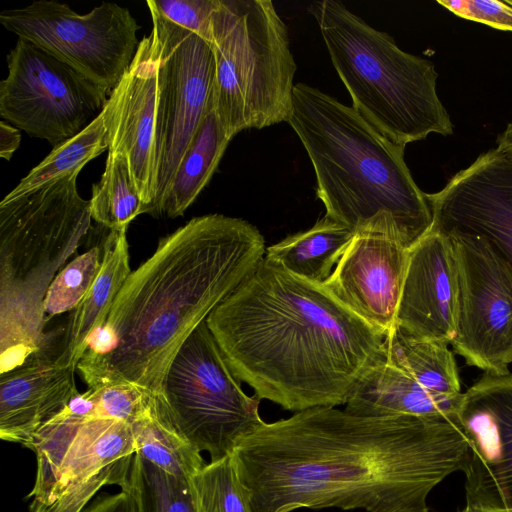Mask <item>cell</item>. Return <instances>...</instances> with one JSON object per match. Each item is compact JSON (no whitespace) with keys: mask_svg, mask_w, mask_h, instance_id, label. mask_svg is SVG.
Here are the masks:
<instances>
[{"mask_svg":"<svg viewBox=\"0 0 512 512\" xmlns=\"http://www.w3.org/2000/svg\"><path fill=\"white\" fill-rule=\"evenodd\" d=\"M152 19L158 54L155 130V197L150 215L162 216L171 180L199 126L213 108L214 57L191 31Z\"/></svg>","mask_w":512,"mask_h":512,"instance_id":"obj_11","label":"cell"},{"mask_svg":"<svg viewBox=\"0 0 512 512\" xmlns=\"http://www.w3.org/2000/svg\"><path fill=\"white\" fill-rule=\"evenodd\" d=\"M212 108L199 126L166 192L162 215L182 216L208 184L230 142Z\"/></svg>","mask_w":512,"mask_h":512,"instance_id":"obj_23","label":"cell"},{"mask_svg":"<svg viewBox=\"0 0 512 512\" xmlns=\"http://www.w3.org/2000/svg\"><path fill=\"white\" fill-rule=\"evenodd\" d=\"M233 374L291 411L346 404L385 358V335L322 284L263 259L206 318Z\"/></svg>","mask_w":512,"mask_h":512,"instance_id":"obj_2","label":"cell"},{"mask_svg":"<svg viewBox=\"0 0 512 512\" xmlns=\"http://www.w3.org/2000/svg\"><path fill=\"white\" fill-rule=\"evenodd\" d=\"M443 235L451 239L457 267L453 350L470 366L507 374L512 363V268L481 236Z\"/></svg>","mask_w":512,"mask_h":512,"instance_id":"obj_13","label":"cell"},{"mask_svg":"<svg viewBox=\"0 0 512 512\" xmlns=\"http://www.w3.org/2000/svg\"><path fill=\"white\" fill-rule=\"evenodd\" d=\"M289 125L312 163L325 216L357 231L389 215L411 249L433 226L427 193L404 160L405 146L352 107L304 83L294 85Z\"/></svg>","mask_w":512,"mask_h":512,"instance_id":"obj_4","label":"cell"},{"mask_svg":"<svg viewBox=\"0 0 512 512\" xmlns=\"http://www.w3.org/2000/svg\"><path fill=\"white\" fill-rule=\"evenodd\" d=\"M21 142L20 130L4 120L0 122V157L9 161Z\"/></svg>","mask_w":512,"mask_h":512,"instance_id":"obj_35","label":"cell"},{"mask_svg":"<svg viewBox=\"0 0 512 512\" xmlns=\"http://www.w3.org/2000/svg\"><path fill=\"white\" fill-rule=\"evenodd\" d=\"M409 254L394 220L383 214L355 232L322 285L352 313L387 334L396 323Z\"/></svg>","mask_w":512,"mask_h":512,"instance_id":"obj_14","label":"cell"},{"mask_svg":"<svg viewBox=\"0 0 512 512\" xmlns=\"http://www.w3.org/2000/svg\"><path fill=\"white\" fill-rule=\"evenodd\" d=\"M102 258L99 246H93L64 266L52 281L45 299L46 321L74 310L94 283Z\"/></svg>","mask_w":512,"mask_h":512,"instance_id":"obj_30","label":"cell"},{"mask_svg":"<svg viewBox=\"0 0 512 512\" xmlns=\"http://www.w3.org/2000/svg\"><path fill=\"white\" fill-rule=\"evenodd\" d=\"M246 220L192 218L132 271L77 364L88 389L130 384L155 398L181 346L264 259Z\"/></svg>","mask_w":512,"mask_h":512,"instance_id":"obj_3","label":"cell"},{"mask_svg":"<svg viewBox=\"0 0 512 512\" xmlns=\"http://www.w3.org/2000/svg\"><path fill=\"white\" fill-rule=\"evenodd\" d=\"M3 27L70 65L108 95L137 51L140 26L131 12L104 2L80 15L67 4L34 1L0 12Z\"/></svg>","mask_w":512,"mask_h":512,"instance_id":"obj_10","label":"cell"},{"mask_svg":"<svg viewBox=\"0 0 512 512\" xmlns=\"http://www.w3.org/2000/svg\"><path fill=\"white\" fill-rule=\"evenodd\" d=\"M438 3L458 17L512 32V1L438 0Z\"/></svg>","mask_w":512,"mask_h":512,"instance_id":"obj_33","label":"cell"},{"mask_svg":"<svg viewBox=\"0 0 512 512\" xmlns=\"http://www.w3.org/2000/svg\"><path fill=\"white\" fill-rule=\"evenodd\" d=\"M354 235L355 231L324 215L308 230L269 246L264 258L296 277L323 284Z\"/></svg>","mask_w":512,"mask_h":512,"instance_id":"obj_22","label":"cell"},{"mask_svg":"<svg viewBox=\"0 0 512 512\" xmlns=\"http://www.w3.org/2000/svg\"><path fill=\"white\" fill-rule=\"evenodd\" d=\"M125 487L133 493L139 512H201L192 482L163 471L137 452Z\"/></svg>","mask_w":512,"mask_h":512,"instance_id":"obj_28","label":"cell"},{"mask_svg":"<svg viewBox=\"0 0 512 512\" xmlns=\"http://www.w3.org/2000/svg\"><path fill=\"white\" fill-rule=\"evenodd\" d=\"M427 197L431 230L481 236L512 268V158L490 149Z\"/></svg>","mask_w":512,"mask_h":512,"instance_id":"obj_16","label":"cell"},{"mask_svg":"<svg viewBox=\"0 0 512 512\" xmlns=\"http://www.w3.org/2000/svg\"><path fill=\"white\" fill-rule=\"evenodd\" d=\"M462 396L463 393L446 396L427 390L385 355L359 380L345 410L362 416L432 417L458 412Z\"/></svg>","mask_w":512,"mask_h":512,"instance_id":"obj_20","label":"cell"},{"mask_svg":"<svg viewBox=\"0 0 512 512\" xmlns=\"http://www.w3.org/2000/svg\"><path fill=\"white\" fill-rule=\"evenodd\" d=\"M75 370L59 365L48 350L0 375V438L26 448L35 435L79 393Z\"/></svg>","mask_w":512,"mask_h":512,"instance_id":"obj_19","label":"cell"},{"mask_svg":"<svg viewBox=\"0 0 512 512\" xmlns=\"http://www.w3.org/2000/svg\"><path fill=\"white\" fill-rule=\"evenodd\" d=\"M457 304L451 239L431 230L410 249L395 324L415 338L451 344Z\"/></svg>","mask_w":512,"mask_h":512,"instance_id":"obj_18","label":"cell"},{"mask_svg":"<svg viewBox=\"0 0 512 512\" xmlns=\"http://www.w3.org/2000/svg\"><path fill=\"white\" fill-rule=\"evenodd\" d=\"M310 10L352 107L369 124L404 146L431 133H453L431 61L401 50L341 2H315Z\"/></svg>","mask_w":512,"mask_h":512,"instance_id":"obj_6","label":"cell"},{"mask_svg":"<svg viewBox=\"0 0 512 512\" xmlns=\"http://www.w3.org/2000/svg\"><path fill=\"white\" fill-rule=\"evenodd\" d=\"M496 148L512 158V122L509 123L505 130L497 137Z\"/></svg>","mask_w":512,"mask_h":512,"instance_id":"obj_36","label":"cell"},{"mask_svg":"<svg viewBox=\"0 0 512 512\" xmlns=\"http://www.w3.org/2000/svg\"><path fill=\"white\" fill-rule=\"evenodd\" d=\"M105 150H108V135L101 112L81 132L54 147L3 199L20 197L70 174L80 173L88 162Z\"/></svg>","mask_w":512,"mask_h":512,"instance_id":"obj_26","label":"cell"},{"mask_svg":"<svg viewBox=\"0 0 512 512\" xmlns=\"http://www.w3.org/2000/svg\"><path fill=\"white\" fill-rule=\"evenodd\" d=\"M449 344L426 341L394 325L385 335L386 359L400 367L427 390L440 395H461L460 379Z\"/></svg>","mask_w":512,"mask_h":512,"instance_id":"obj_24","label":"cell"},{"mask_svg":"<svg viewBox=\"0 0 512 512\" xmlns=\"http://www.w3.org/2000/svg\"><path fill=\"white\" fill-rule=\"evenodd\" d=\"M469 444L458 412L362 416L320 406L264 422L232 456L252 512H427L430 492L464 470Z\"/></svg>","mask_w":512,"mask_h":512,"instance_id":"obj_1","label":"cell"},{"mask_svg":"<svg viewBox=\"0 0 512 512\" xmlns=\"http://www.w3.org/2000/svg\"><path fill=\"white\" fill-rule=\"evenodd\" d=\"M73 173L0 202V373L46 351V293L91 228Z\"/></svg>","mask_w":512,"mask_h":512,"instance_id":"obj_5","label":"cell"},{"mask_svg":"<svg viewBox=\"0 0 512 512\" xmlns=\"http://www.w3.org/2000/svg\"><path fill=\"white\" fill-rule=\"evenodd\" d=\"M131 426L136 452L163 471L185 481L206 464L201 452L172 425L152 398L146 412Z\"/></svg>","mask_w":512,"mask_h":512,"instance_id":"obj_25","label":"cell"},{"mask_svg":"<svg viewBox=\"0 0 512 512\" xmlns=\"http://www.w3.org/2000/svg\"><path fill=\"white\" fill-rule=\"evenodd\" d=\"M82 512H139L137 502L129 488L119 493L100 496Z\"/></svg>","mask_w":512,"mask_h":512,"instance_id":"obj_34","label":"cell"},{"mask_svg":"<svg viewBox=\"0 0 512 512\" xmlns=\"http://www.w3.org/2000/svg\"><path fill=\"white\" fill-rule=\"evenodd\" d=\"M461 512H512V511L500 510V509H487V508L466 505L465 508Z\"/></svg>","mask_w":512,"mask_h":512,"instance_id":"obj_37","label":"cell"},{"mask_svg":"<svg viewBox=\"0 0 512 512\" xmlns=\"http://www.w3.org/2000/svg\"><path fill=\"white\" fill-rule=\"evenodd\" d=\"M93 411L88 391L78 393L29 443L37 459L30 512H82L103 486L128 484L131 426Z\"/></svg>","mask_w":512,"mask_h":512,"instance_id":"obj_8","label":"cell"},{"mask_svg":"<svg viewBox=\"0 0 512 512\" xmlns=\"http://www.w3.org/2000/svg\"><path fill=\"white\" fill-rule=\"evenodd\" d=\"M89 201L92 219L108 230L127 229L134 218L145 213L125 154L108 152L104 172L92 186Z\"/></svg>","mask_w":512,"mask_h":512,"instance_id":"obj_27","label":"cell"},{"mask_svg":"<svg viewBox=\"0 0 512 512\" xmlns=\"http://www.w3.org/2000/svg\"><path fill=\"white\" fill-rule=\"evenodd\" d=\"M192 483L201 512H252L232 455L205 464Z\"/></svg>","mask_w":512,"mask_h":512,"instance_id":"obj_29","label":"cell"},{"mask_svg":"<svg viewBox=\"0 0 512 512\" xmlns=\"http://www.w3.org/2000/svg\"><path fill=\"white\" fill-rule=\"evenodd\" d=\"M458 416L470 442L466 505L512 511V373L484 372L463 393Z\"/></svg>","mask_w":512,"mask_h":512,"instance_id":"obj_15","label":"cell"},{"mask_svg":"<svg viewBox=\"0 0 512 512\" xmlns=\"http://www.w3.org/2000/svg\"><path fill=\"white\" fill-rule=\"evenodd\" d=\"M94 402L93 417L113 419L132 425L148 409L152 397L134 385H113L88 389Z\"/></svg>","mask_w":512,"mask_h":512,"instance_id":"obj_31","label":"cell"},{"mask_svg":"<svg viewBox=\"0 0 512 512\" xmlns=\"http://www.w3.org/2000/svg\"><path fill=\"white\" fill-rule=\"evenodd\" d=\"M213 109L229 138L288 121L296 64L270 0H219L211 16Z\"/></svg>","mask_w":512,"mask_h":512,"instance_id":"obj_7","label":"cell"},{"mask_svg":"<svg viewBox=\"0 0 512 512\" xmlns=\"http://www.w3.org/2000/svg\"><path fill=\"white\" fill-rule=\"evenodd\" d=\"M260 400L244 393L206 320L177 352L155 397L177 431L211 461L232 455L264 423Z\"/></svg>","mask_w":512,"mask_h":512,"instance_id":"obj_9","label":"cell"},{"mask_svg":"<svg viewBox=\"0 0 512 512\" xmlns=\"http://www.w3.org/2000/svg\"><path fill=\"white\" fill-rule=\"evenodd\" d=\"M219 0H148L151 18L196 33L207 42L211 16Z\"/></svg>","mask_w":512,"mask_h":512,"instance_id":"obj_32","label":"cell"},{"mask_svg":"<svg viewBox=\"0 0 512 512\" xmlns=\"http://www.w3.org/2000/svg\"><path fill=\"white\" fill-rule=\"evenodd\" d=\"M127 229L109 230L104 243L100 271L89 291L72 310L64 329L56 362L76 369L87 350L88 339L106 321L113 302L132 272Z\"/></svg>","mask_w":512,"mask_h":512,"instance_id":"obj_21","label":"cell"},{"mask_svg":"<svg viewBox=\"0 0 512 512\" xmlns=\"http://www.w3.org/2000/svg\"><path fill=\"white\" fill-rule=\"evenodd\" d=\"M0 82V115L30 137L58 146L102 112L107 93L70 65L18 38Z\"/></svg>","mask_w":512,"mask_h":512,"instance_id":"obj_12","label":"cell"},{"mask_svg":"<svg viewBox=\"0 0 512 512\" xmlns=\"http://www.w3.org/2000/svg\"><path fill=\"white\" fill-rule=\"evenodd\" d=\"M158 54L150 35L139 42L132 63L103 109L108 152L123 153L149 214L155 197V130Z\"/></svg>","mask_w":512,"mask_h":512,"instance_id":"obj_17","label":"cell"}]
</instances>
